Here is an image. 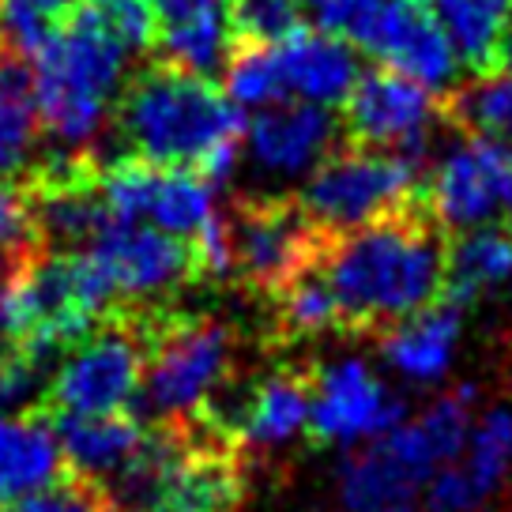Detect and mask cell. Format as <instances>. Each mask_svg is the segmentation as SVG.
I'll return each mask as SVG.
<instances>
[{
    "mask_svg": "<svg viewBox=\"0 0 512 512\" xmlns=\"http://www.w3.org/2000/svg\"><path fill=\"white\" fill-rule=\"evenodd\" d=\"M245 117L204 76L166 61H151L121 87L113 132L125 155L166 170H192L208 185H223L238 170Z\"/></svg>",
    "mask_w": 512,
    "mask_h": 512,
    "instance_id": "obj_1",
    "label": "cell"
},
{
    "mask_svg": "<svg viewBox=\"0 0 512 512\" xmlns=\"http://www.w3.org/2000/svg\"><path fill=\"white\" fill-rule=\"evenodd\" d=\"M445 241L426 208H407L373 226L332 234L320 272L351 328H384L415 317L445 290Z\"/></svg>",
    "mask_w": 512,
    "mask_h": 512,
    "instance_id": "obj_2",
    "label": "cell"
},
{
    "mask_svg": "<svg viewBox=\"0 0 512 512\" xmlns=\"http://www.w3.org/2000/svg\"><path fill=\"white\" fill-rule=\"evenodd\" d=\"M475 403L479 392L471 384H460L437 396L418 418L351 452L339 464V509L381 512L392 505H411V497L426 490L441 467L464 456L475 426Z\"/></svg>",
    "mask_w": 512,
    "mask_h": 512,
    "instance_id": "obj_3",
    "label": "cell"
},
{
    "mask_svg": "<svg viewBox=\"0 0 512 512\" xmlns=\"http://www.w3.org/2000/svg\"><path fill=\"white\" fill-rule=\"evenodd\" d=\"M125 57L102 23L76 4V12H68L31 57L42 136H53L68 151H87L95 144L106 113L121 95Z\"/></svg>",
    "mask_w": 512,
    "mask_h": 512,
    "instance_id": "obj_4",
    "label": "cell"
},
{
    "mask_svg": "<svg viewBox=\"0 0 512 512\" xmlns=\"http://www.w3.org/2000/svg\"><path fill=\"white\" fill-rule=\"evenodd\" d=\"M159 317L162 309H151V305L110 309L95 324V332L61 358L57 373L49 377L42 407L49 415L68 418L132 411L144 381L147 343Z\"/></svg>",
    "mask_w": 512,
    "mask_h": 512,
    "instance_id": "obj_5",
    "label": "cell"
},
{
    "mask_svg": "<svg viewBox=\"0 0 512 512\" xmlns=\"http://www.w3.org/2000/svg\"><path fill=\"white\" fill-rule=\"evenodd\" d=\"M234 373V328L211 317H174L162 313L140 381V396L132 415L147 426H177L189 422L200 403L208 400Z\"/></svg>",
    "mask_w": 512,
    "mask_h": 512,
    "instance_id": "obj_6",
    "label": "cell"
},
{
    "mask_svg": "<svg viewBox=\"0 0 512 512\" xmlns=\"http://www.w3.org/2000/svg\"><path fill=\"white\" fill-rule=\"evenodd\" d=\"M418 192H422V162L392 151L343 147L305 177L298 204L320 230L351 234L415 208Z\"/></svg>",
    "mask_w": 512,
    "mask_h": 512,
    "instance_id": "obj_7",
    "label": "cell"
},
{
    "mask_svg": "<svg viewBox=\"0 0 512 512\" xmlns=\"http://www.w3.org/2000/svg\"><path fill=\"white\" fill-rule=\"evenodd\" d=\"M234 241V275L256 294H283L298 275L320 268L328 230H320L298 200H241L226 215Z\"/></svg>",
    "mask_w": 512,
    "mask_h": 512,
    "instance_id": "obj_8",
    "label": "cell"
},
{
    "mask_svg": "<svg viewBox=\"0 0 512 512\" xmlns=\"http://www.w3.org/2000/svg\"><path fill=\"white\" fill-rule=\"evenodd\" d=\"M512 192V147L467 136L460 147L445 151L426 177L422 208L441 230H479L497 219Z\"/></svg>",
    "mask_w": 512,
    "mask_h": 512,
    "instance_id": "obj_9",
    "label": "cell"
},
{
    "mask_svg": "<svg viewBox=\"0 0 512 512\" xmlns=\"http://www.w3.org/2000/svg\"><path fill=\"white\" fill-rule=\"evenodd\" d=\"M98 181L117 219L159 226L174 238H192L215 215V185L192 170H166L144 159H113L102 166Z\"/></svg>",
    "mask_w": 512,
    "mask_h": 512,
    "instance_id": "obj_10",
    "label": "cell"
},
{
    "mask_svg": "<svg viewBox=\"0 0 512 512\" xmlns=\"http://www.w3.org/2000/svg\"><path fill=\"white\" fill-rule=\"evenodd\" d=\"M309 433L320 445H369L403 426L400 396H392L366 358H339L313 377Z\"/></svg>",
    "mask_w": 512,
    "mask_h": 512,
    "instance_id": "obj_11",
    "label": "cell"
},
{
    "mask_svg": "<svg viewBox=\"0 0 512 512\" xmlns=\"http://www.w3.org/2000/svg\"><path fill=\"white\" fill-rule=\"evenodd\" d=\"M87 253L106 272L113 294L125 298L121 305H151L155 298H170L185 283L200 279L192 241L147 223L117 219Z\"/></svg>",
    "mask_w": 512,
    "mask_h": 512,
    "instance_id": "obj_12",
    "label": "cell"
},
{
    "mask_svg": "<svg viewBox=\"0 0 512 512\" xmlns=\"http://www.w3.org/2000/svg\"><path fill=\"white\" fill-rule=\"evenodd\" d=\"M347 106V132L354 147L392 151L403 159H426L437 102L426 87L392 68H369L358 76Z\"/></svg>",
    "mask_w": 512,
    "mask_h": 512,
    "instance_id": "obj_13",
    "label": "cell"
},
{
    "mask_svg": "<svg viewBox=\"0 0 512 512\" xmlns=\"http://www.w3.org/2000/svg\"><path fill=\"white\" fill-rule=\"evenodd\" d=\"M336 117L324 106L309 102H279L268 110H256L245 125V155L264 177H309L320 162L336 151Z\"/></svg>",
    "mask_w": 512,
    "mask_h": 512,
    "instance_id": "obj_14",
    "label": "cell"
},
{
    "mask_svg": "<svg viewBox=\"0 0 512 512\" xmlns=\"http://www.w3.org/2000/svg\"><path fill=\"white\" fill-rule=\"evenodd\" d=\"M358 49H366L384 68L426 87L430 95L448 91V83H456V72L464 64L448 34L441 31V23L418 0H392V8L377 19V27Z\"/></svg>",
    "mask_w": 512,
    "mask_h": 512,
    "instance_id": "obj_15",
    "label": "cell"
},
{
    "mask_svg": "<svg viewBox=\"0 0 512 512\" xmlns=\"http://www.w3.org/2000/svg\"><path fill=\"white\" fill-rule=\"evenodd\" d=\"M53 426H57V441H61L68 475L91 482L106 494H110L113 482L136 464V456L144 452L147 437H151V426L140 422L132 411L95 418L53 415Z\"/></svg>",
    "mask_w": 512,
    "mask_h": 512,
    "instance_id": "obj_16",
    "label": "cell"
},
{
    "mask_svg": "<svg viewBox=\"0 0 512 512\" xmlns=\"http://www.w3.org/2000/svg\"><path fill=\"white\" fill-rule=\"evenodd\" d=\"M275 53H279L287 95L294 102H309V106H324V110L343 106L362 76L351 42L317 31V27H298L283 42H275Z\"/></svg>",
    "mask_w": 512,
    "mask_h": 512,
    "instance_id": "obj_17",
    "label": "cell"
},
{
    "mask_svg": "<svg viewBox=\"0 0 512 512\" xmlns=\"http://www.w3.org/2000/svg\"><path fill=\"white\" fill-rule=\"evenodd\" d=\"M64 471L57 426L46 407L0 418V509L49 490Z\"/></svg>",
    "mask_w": 512,
    "mask_h": 512,
    "instance_id": "obj_18",
    "label": "cell"
},
{
    "mask_svg": "<svg viewBox=\"0 0 512 512\" xmlns=\"http://www.w3.org/2000/svg\"><path fill=\"white\" fill-rule=\"evenodd\" d=\"M464 339V309L448 302H433L415 317L392 324L381 336V358L403 381L433 384L441 381L460 351Z\"/></svg>",
    "mask_w": 512,
    "mask_h": 512,
    "instance_id": "obj_19",
    "label": "cell"
},
{
    "mask_svg": "<svg viewBox=\"0 0 512 512\" xmlns=\"http://www.w3.org/2000/svg\"><path fill=\"white\" fill-rule=\"evenodd\" d=\"M42 144V117L34 102V64L0 46V185L23 181Z\"/></svg>",
    "mask_w": 512,
    "mask_h": 512,
    "instance_id": "obj_20",
    "label": "cell"
},
{
    "mask_svg": "<svg viewBox=\"0 0 512 512\" xmlns=\"http://www.w3.org/2000/svg\"><path fill=\"white\" fill-rule=\"evenodd\" d=\"M512 283V234L501 226H479L456 234L445 249V290L441 302L467 309L486 294Z\"/></svg>",
    "mask_w": 512,
    "mask_h": 512,
    "instance_id": "obj_21",
    "label": "cell"
},
{
    "mask_svg": "<svg viewBox=\"0 0 512 512\" xmlns=\"http://www.w3.org/2000/svg\"><path fill=\"white\" fill-rule=\"evenodd\" d=\"M309 407H313V384L294 369L268 373L253 384V400L241 430V448H268L290 445L302 430H309Z\"/></svg>",
    "mask_w": 512,
    "mask_h": 512,
    "instance_id": "obj_22",
    "label": "cell"
},
{
    "mask_svg": "<svg viewBox=\"0 0 512 512\" xmlns=\"http://www.w3.org/2000/svg\"><path fill=\"white\" fill-rule=\"evenodd\" d=\"M430 12L460 61L490 72L505 27L512 23V0H418Z\"/></svg>",
    "mask_w": 512,
    "mask_h": 512,
    "instance_id": "obj_23",
    "label": "cell"
},
{
    "mask_svg": "<svg viewBox=\"0 0 512 512\" xmlns=\"http://www.w3.org/2000/svg\"><path fill=\"white\" fill-rule=\"evenodd\" d=\"M445 110L452 125L464 128L467 136L512 147V72H482L448 98Z\"/></svg>",
    "mask_w": 512,
    "mask_h": 512,
    "instance_id": "obj_24",
    "label": "cell"
},
{
    "mask_svg": "<svg viewBox=\"0 0 512 512\" xmlns=\"http://www.w3.org/2000/svg\"><path fill=\"white\" fill-rule=\"evenodd\" d=\"M223 87L238 110H268V106H279L290 98L283 68H279V53L264 42H234L230 61L223 68Z\"/></svg>",
    "mask_w": 512,
    "mask_h": 512,
    "instance_id": "obj_25",
    "label": "cell"
},
{
    "mask_svg": "<svg viewBox=\"0 0 512 512\" xmlns=\"http://www.w3.org/2000/svg\"><path fill=\"white\" fill-rule=\"evenodd\" d=\"M482 497H494L512 471V407H490L475 418L464 456L456 460Z\"/></svg>",
    "mask_w": 512,
    "mask_h": 512,
    "instance_id": "obj_26",
    "label": "cell"
},
{
    "mask_svg": "<svg viewBox=\"0 0 512 512\" xmlns=\"http://www.w3.org/2000/svg\"><path fill=\"white\" fill-rule=\"evenodd\" d=\"M275 309H279V328L287 336H313L339 324V302L320 268L298 275L283 294H275Z\"/></svg>",
    "mask_w": 512,
    "mask_h": 512,
    "instance_id": "obj_27",
    "label": "cell"
},
{
    "mask_svg": "<svg viewBox=\"0 0 512 512\" xmlns=\"http://www.w3.org/2000/svg\"><path fill=\"white\" fill-rule=\"evenodd\" d=\"M80 8H87L125 53H136V57L159 53L162 27L147 0H80Z\"/></svg>",
    "mask_w": 512,
    "mask_h": 512,
    "instance_id": "obj_28",
    "label": "cell"
},
{
    "mask_svg": "<svg viewBox=\"0 0 512 512\" xmlns=\"http://www.w3.org/2000/svg\"><path fill=\"white\" fill-rule=\"evenodd\" d=\"M234 42L275 46L298 27H305V0H226Z\"/></svg>",
    "mask_w": 512,
    "mask_h": 512,
    "instance_id": "obj_29",
    "label": "cell"
},
{
    "mask_svg": "<svg viewBox=\"0 0 512 512\" xmlns=\"http://www.w3.org/2000/svg\"><path fill=\"white\" fill-rule=\"evenodd\" d=\"M392 8V0H305V12L313 16L317 31H328L351 42L354 49L366 42L377 19Z\"/></svg>",
    "mask_w": 512,
    "mask_h": 512,
    "instance_id": "obj_30",
    "label": "cell"
},
{
    "mask_svg": "<svg viewBox=\"0 0 512 512\" xmlns=\"http://www.w3.org/2000/svg\"><path fill=\"white\" fill-rule=\"evenodd\" d=\"M0 512H121V509L113 505V497L106 490H98L91 482H83L64 471V479L53 482L49 490L23 497V501H16V505H8V509Z\"/></svg>",
    "mask_w": 512,
    "mask_h": 512,
    "instance_id": "obj_31",
    "label": "cell"
},
{
    "mask_svg": "<svg viewBox=\"0 0 512 512\" xmlns=\"http://www.w3.org/2000/svg\"><path fill=\"white\" fill-rule=\"evenodd\" d=\"M486 497L475 490V482L464 475L460 464L441 467L426 486V509L430 512H475Z\"/></svg>",
    "mask_w": 512,
    "mask_h": 512,
    "instance_id": "obj_32",
    "label": "cell"
},
{
    "mask_svg": "<svg viewBox=\"0 0 512 512\" xmlns=\"http://www.w3.org/2000/svg\"><path fill=\"white\" fill-rule=\"evenodd\" d=\"M147 4L155 8L162 34L192 27V23H200V19H208L226 8V0H147Z\"/></svg>",
    "mask_w": 512,
    "mask_h": 512,
    "instance_id": "obj_33",
    "label": "cell"
},
{
    "mask_svg": "<svg viewBox=\"0 0 512 512\" xmlns=\"http://www.w3.org/2000/svg\"><path fill=\"white\" fill-rule=\"evenodd\" d=\"M27 4H34V8H38L42 16L53 19V23H61L68 12H76V4H80V0H27Z\"/></svg>",
    "mask_w": 512,
    "mask_h": 512,
    "instance_id": "obj_34",
    "label": "cell"
},
{
    "mask_svg": "<svg viewBox=\"0 0 512 512\" xmlns=\"http://www.w3.org/2000/svg\"><path fill=\"white\" fill-rule=\"evenodd\" d=\"M494 68H505V72H512V23L505 27V34H501V42H497Z\"/></svg>",
    "mask_w": 512,
    "mask_h": 512,
    "instance_id": "obj_35",
    "label": "cell"
},
{
    "mask_svg": "<svg viewBox=\"0 0 512 512\" xmlns=\"http://www.w3.org/2000/svg\"><path fill=\"white\" fill-rule=\"evenodd\" d=\"M16 354H23V351H19V347H16V343H12V339H4V336H0V369L8 366V362H12Z\"/></svg>",
    "mask_w": 512,
    "mask_h": 512,
    "instance_id": "obj_36",
    "label": "cell"
},
{
    "mask_svg": "<svg viewBox=\"0 0 512 512\" xmlns=\"http://www.w3.org/2000/svg\"><path fill=\"white\" fill-rule=\"evenodd\" d=\"M381 512H418V509H411V505H392V509H381Z\"/></svg>",
    "mask_w": 512,
    "mask_h": 512,
    "instance_id": "obj_37",
    "label": "cell"
},
{
    "mask_svg": "<svg viewBox=\"0 0 512 512\" xmlns=\"http://www.w3.org/2000/svg\"><path fill=\"white\" fill-rule=\"evenodd\" d=\"M147 512H177V509H166V505H155V509H147Z\"/></svg>",
    "mask_w": 512,
    "mask_h": 512,
    "instance_id": "obj_38",
    "label": "cell"
},
{
    "mask_svg": "<svg viewBox=\"0 0 512 512\" xmlns=\"http://www.w3.org/2000/svg\"><path fill=\"white\" fill-rule=\"evenodd\" d=\"M505 211H509V219H512V192H509V204H505Z\"/></svg>",
    "mask_w": 512,
    "mask_h": 512,
    "instance_id": "obj_39",
    "label": "cell"
}]
</instances>
